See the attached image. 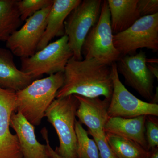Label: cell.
Segmentation results:
<instances>
[{
  "label": "cell",
  "mask_w": 158,
  "mask_h": 158,
  "mask_svg": "<svg viewBox=\"0 0 158 158\" xmlns=\"http://www.w3.org/2000/svg\"><path fill=\"white\" fill-rule=\"evenodd\" d=\"M64 82L56 98L70 95L104 96L110 99L113 91L111 66L94 59L78 60L72 57L64 73Z\"/></svg>",
  "instance_id": "6da1fadb"
},
{
  "label": "cell",
  "mask_w": 158,
  "mask_h": 158,
  "mask_svg": "<svg viewBox=\"0 0 158 158\" xmlns=\"http://www.w3.org/2000/svg\"><path fill=\"white\" fill-rule=\"evenodd\" d=\"M63 82V72L34 80L26 88L16 92V111L21 113L34 126H38Z\"/></svg>",
  "instance_id": "7a4b0ae2"
},
{
  "label": "cell",
  "mask_w": 158,
  "mask_h": 158,
  "mask_svg": "<svg viewBox=\"0 0 158 158\" xmlns=\"http://www.w3.org/2000/svg\"><path fill=\"white\" fill-rule=\"evenodd\" d=\"M78 105L74 95L56 98L44 115L59 137V146L54 151L63 158H77L75 122Z\"/></svg>",
  "instance_id": "3957f363"
},
{
  "label": "cell",
  "mask_w": 158,
  "mask_h": 158,
  "mask_svg": "<svg viewBox=\"0 0 158 158\" xmlns=\"http://www.w3.org/2000/svg\"><path fill=\"white\" fill-rule=\"evenodd\" d=\"M82 55L85 59H95L109 66L116 63L121 57L113 43V34L106 0L102 1L98 21L89 31L84 41Z\"/></svg>",
  "instance_id": "277c9868"
},
{
  "label": "cell",
  "mask_w": 158,
  "mask_h": 158,
  "mask_svg": "<svg viewBox=\"0 0 158 158\" xmlns=\"http://www.w3.org/2000/svg\"><path fill=\"white\" fill-rule=\"evenodd\" d=\"M73 56L68 44V37L64 35L31 57L22 58L20 70L35 79L44 74L49 75L64 73L66 65Z\"/></svg>",
  "instance_id": "5b68a950"
},
{
  "label": "cell",
  "mask_w": 158,
  "mask_h": 158,
  "mask_svg": "<svg viewBox=\"0 0 158 158\" xmlns=\"http://www.w3.org/2000/svg\"><path fill=\"white\" fill-rule=\"evenodd\" d=\"M101 0H84L71 12L64 24L65 35L76 60L83 59L82 48L89 31L98 21Z\"/></svg>",
  "instance_id": "8992f818"
},
{
  "label": "cell",
  "mask_w": 158,
  "mask_h": 158,
  "mask_svg": "<svg viewBox=\"0 0 158 158\" xmlns=\"http://www.w3.org/2000/svg\"><path fill=\"white\" fill-rule=\"evenodd\" d=\"M113 43L122 56L140 48L158 51V13L143 16L124 31L113 34Z\"/></svg>",
  "instance_id": "52a82bcc"
},
{
  "label": "cell",
  "mask_w": 158,
  "mask_h": 158,
  "mask_svg": "<svg viewBox=\"0 0 158 158\" xmlns=\"http://www.w3.org/2000/svg\"><path fill=\"white\" fill-rule=\"evenodd\" d=\"M113 91L108 114L110 117L134 118L141 116H158V104L143 101L131 93L123 84L116 63L111 65Z\"/></svg>",
  "instance_id": "ba28073f"
},
{
  "label": "cell",
  "mask_w": 158,
  "mask_h": 158,
  "mask_svg": "<svg viewBox=\"0 0 158 158\" xmlns=\"http://www.w3.org/2000/svg\"><path fill=\"white\" fill-rule=\"evenodd\" d=\"M52 5L28 18L21 28L9 37L6 41V47L12 54L22 59L31 57L36 53L45 31Z\"/></svg>",
  "instance_id": "9c48e42d"
},
{
  "label": "cell",
  "mask_w": 158,
  "mask_h": 158,
  "mask_svg": "<svg viewBox=\"0 0 158 158\" xmlns=\"http://www.w3.org/2000/svg\"><path fill=\"white\" fill-rule=\"evenodd\" d=\"M147 59L145 52L141 50L133 55L122 56L116 63L118 73L124 77L126 84L151 101L154 93L155 78L148 68Z\"/></svg>",
  "instance_id": "30bf717a"
},
{
  "label": "cell",
  "mask_w": 158,
  "mask_h": 158,
  "mask_svg": "<svg viewBox=\"0 0 158 158\" xmlns=\"http://www.w3.org/2000/svg\"><path fill=\"white\" fill-rule=\"evenodd\" d=\"M16 92L0 87V158H23L16 135L10 131V120L16 111Z\"/></svg>",
  "instance_id": "8fae6325"
},
{
  "label": "cell",
  "mask_w": 158,
  "mask_h": 158,
  "mask_svg": "<svg viewBox=\"0 0 158 158\" xmlns=\"http://www.w3.org/2000/svg\"><path fill=\"white\" fill-rule=\"evenodd\" d=\"M74 95L79 102L76 116L79 122L88 127L89 135L106 136L104 128L110 118L108 110L110 99Z\"/></svg>",
  "instance_id": "7c38bea8"
},
{
  "label": "cell",
  "mask_w": 158,
  "mask_h": 158,
  "mask_svg": "<svg viewBox=\"0 0 158 158\" xmlns=\"http://www.w3.org/2000/svg\"><path fill=\"white\" fill-rule=\"evenodd\" d=\"M10 127L16 133L23 158H49L46 145L37 141L34 126L21 113H12Z\"/></svg>",
  "instance_id": "4fadbf2b"
},
{
  "label": "cell",
  "mask_w": 158,
  "mask_h": 158,
  "mask_svg": "<svg viewBox=\"0 0 158 158\" xmlns=\"http://www.w3.org/2000/svg\"><path fill=\"white\" fill-rule=\"evenodd\" d=\"M81 0H54L48 15L45 31L37 51L44 48L55 37L65 35L64 24L69 15Z\"/></svg>",
  "instance_id": "5bb4252c"
},
{
  "label": "cell",
  "mask_w": 158,
  "mask_h": 158,
  "mask_svg": "<svg viewBox=\"0 0 158 158\" xmlns=\"http://www.w3.org/2000/svg\"><path fill=\"white\" fill-rule=\"evenodd\" d=\"M146 116L131 118L110 117L105 125L104 131L105 133L114 134L135 141L148 151L145 137Z\"/></svg>",
  "instance_id": "9a60e30c"
},
{
  "label": "cell",
  "mask_w": 158,
  "mask_h": 158,
  "mask_svg": "<svg viewBox=\"0 0 158 158\" xmlns=\"http://www.w3.org/2000/svg\"><path fill=\"white\" fill-rule=\"evenodd\" d=\"M34 79L19 69L15 64L13 54L0 48V87L17 92L31 84Z\"/></svg>",
  "instance_id": "2e32d148"
},
{
  "label": "cell",
  "mask_w": 158,
  "mask_h": 158,
  "mask_svg": "<svg viewBox=\"0 0 158 158\" xmlns=\"http://www.w3.org/2000/svg\"><path fill=\"white\" fill-rule=\"evenodd\" d=\"M113 34L127 30L141 17L138 0H107Z\"/></svg>",
  "instance_id": "e0dca14e"
},
{
  "label": "cell",
  "mask_w": 158,
  "mask_h": 158,
  "mask_svg": "<svg viewBox=\"0 0 158 158\" xmlns=\"http://www.w3.org/2000/svg\"><path fill=\"white\" fill-rule=\"evenodd\" d=\"M22 22L17 0H0V40L7 41Z\"/></svg>",
  "instance_id": "ac0fdd59"
},
{
  "label": "cell",
  "mask_w": 158,
  "mask_h": 158,
  "mask_svg": "<svg viewBox=\"0 0 158 158\" xmlns=\"http://www.w3.org/2000/svg\"><path fill=\"white\" fill-rule=\"evenodd\" d=\"M106 138L118 158H150L151 152L129 139L114 134L106 133Z\"/></svg>",
  "instance_id": "d6986e66"
},
{
  "label": "cell",
  "mask_w": 158,
  "mask_h": 158,
  "mask_svg": "<svg viewBox=\"0 0 158 158\" xmlns=\"http://www.w3.org/2000/svg\"><path fill=\"white\" fill-rule=\"evenodd\" d=\"M75 131L77 158H99L98 147L96 142L93 139L89 138L88 132L77 119Z\"/></svg>",
  "instance_id": "ffe728a7"
},
{
  "label": "cell",
  "mask_w": 158,
  "mask_h": 158,
  "mask_svg": "<svg viewBox=\"0 0 158 158\" xmlns=\"http://www.w3.org/2000/svg\"><path fill=\"white\" fill-rule=\"evenodd\" d=\"M54 0L18 1V7L22 21H25L36 12L50 6Z\"/></svg>",
  "instance_id": "44dd1931"
},
{
  "label": "cell",
  "mask_w": 158,
  "mask_h": 158,
  "mask_svg": "<svg viewBox=\"0 0 158 158\" xmlns=\"http://www.w3.org/2000/svg\"><path fill=\"white\" fill-rule=\"evenodd\" d=\"M145 129L148 149L150 151L158 147V120L156 116H146Z\"/></svg>",
  "instance_id": "7402d4cb"
},
{
  "label": "cell",
  "mask_w": 158,
  "mask_h": 158,
  "mask_svg": "<svg viewBox=\"0 0 158 158\" xmlns=\"http://www.w3.org/2000/svg\"><path fill=\"white\" fill-rule=\"evenodd\" d=\"M98 147L99 158H118L113 152L106 139V136H98L91 135Z\"/></svg>",
  "instance_id": "603a6c76"
},
{
  "label": "cell",
  "mask_w": 158,
  "mask_h": 158,
  "mask_svg": "<svg viewBox=\"0 0 158 158\" xmlns=\"http://www.w3.org/2000/svg\"><path fill=\"white\" fill-rule=\"evenodd\" d=\"M137 6L141 17L158 13V0H138Z\"/></svg>",
  "instance_id": "cb8c5ba5"
},
{
  "label": "cell",
  "mask_w": 158,
  "mask_h": 158,
  "mask_svg": "<svg viewBox=\"0 0 158 158\" xmlns=\"http://www.w3.org/2000/svg\"><path fill=\"white\" fill-rule=\"evenodd\" d=\"M41 133L42 134L43 138L45 140L46 143L47 148L48 154L49 158H63L58 155L55 152L54 150L51 147L49 143V140L48 139V130L45 127L43 128L41 131Z\"/></svg>",
  "instance_id": "d4e9b609"
},
{
  "label": "cell",
  "mask_w": 158,
  "mask_h": 158,
  "mask_svg": "<svg viewBox=\"0 0 158 158\" xmlns=\"http://www.w3.org/2000/svg\"><path fill=\"white\" fill-rule=\"evenodd\" d=\"M148 68L151 72L155 78L158 79V65H153V64H147Z\"/></svg>",
  "instance_id": "484cf974"
},
{
  "label": "cell",
  "mask_w": 158,
  "mask_h": 158,
  "mask_svg": "<svg viewBox=\"0 0 158 158\" xmlns=\"http://www.w3.org/2000/svg\"><path fill=\"white\" fill-rule=\"evenodd\" d=\"M158 87H156L155 93H154L153 95L151 101L150 103L153 104H158Z\"/></svg>",
  "instance_id": "4316f807"
},
{
  "label": "cell",
  "mask_w": 158,
  "mask_h": 158,
  "mask_svg": "<svg viewBox=\"0 0 158 158\" xmlns=\"http://www.w3.org/2000/svg\"><path fill=\"white\" fill-rule=\"evenodd\" d=\"M151 152V155L150 158H158V148H156L150 151Z\"/></svg>",
  "instance_id": "83f0119b"
}]
</instances>
